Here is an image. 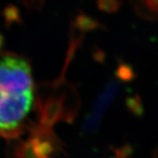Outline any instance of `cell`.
<instances>
[{
    "instance_id": "1",
    "label": "cell",
    "mask_w": 158,
    "mask_h": 158,
    "mask_svg": "<svg viewBox=\"0 0 158 158\" xmlns=\"http://www.w3.org/2000/svg\"><path fill=\"white\" fill-rule=\"evenodd\" d=\"M29 62L13 54H0V135H11L24 122L34 99Z\"/></svg>"
},
{
    "instance_id": "2",
    "label": "cell",
    "mask_w": 158,
    "mask_h": 158,
    "mask_svg": "<svg viewBox=\"0 0 158 158\" xmlns=\"http://www.w3.org/2000/svg\"><path fill=\"white\" fill-rule=\"evenodd\" d=\"M118 90V84L117 81L113 80L108 83L107 85L102 90L101 94L98 97L92 111L89 117L85 119L84 128L87 132H94L98 129L100 125L104 113L113 102Z\"/></svg>"
},
{
    "instance_id": "3",
    "label": "cell",
    "mask_w": 158,
    "mask_h": 158,
    "mask_svg": "<svg viewBox=\"0 0 158 158\" xmlns=\"http://www.w3.org/2000/svg\"><path fill=\"white\" fill-rule=\"evenodd\" d=\"M137 15L142 19L158 21V0H130Z\"/></svg>"
},
{
    "instance_id": "4",
    "label": "cell",
    "mask_w": 158,
    "mask_h": 158,
    "mask_svg": "<svg viewBox=\"0 0 158 158\" xmlns=\"http://www.w3.org/2000/svg\"><path fill=\"white\" fill-rule=\"evenodd\" d=\"M73 27L77 32L85 33L94 31L97 29H102L103 26L101 23L98 22L95 19H92L84 13H79L74 19Z\"/></svg>"
},
{
    "instance_id": "5",
    "label": "cell",
    "mask_w": 158,
    "mask_h": 158,
    "mask_svg": "<svg viewBox=\"0 0 158 158\" xmlns=\"http://www.w3.org/2000/svg\"><path fill=\"white\" fill-rule=\"evenodd\" d=\"M119 0H97V6L101 11L106 13H114L120 7Z\"/></svg>"
},
{
    "instance_id": "6",
    "label": "cell",
    "mask_w": 158,
    "mask_h": 158,
    "mask_svg": "<svg viewBox=\"0 0 158 158\" xmlns=\"http://www.w3.org/2000/svg\"><path fill=\"white\" fill-rule=\"evenodd\" d=\"M117 73H118L117 76L120 79H122V80H130V79L132 78L133 75H134V73L132 72V69H131L129 66L125 65V64L119 66Z\"/></svg>"
},
{
    "instance_id": "7",
    "label": "cell",
    "mask_w": 158,
    "mask_h": 158,
    "mask_svg": "<svg viewBox=\"0 0 158 158\" xmlns=\"http://www.w3.org/2000/svg\"><path fill=\"white\" fill-rule=\"evenodd\" d=\"M24 3L29 7L34 9H40L43 6L44 0H23Z\"/></svg>"
}]
</instances>
